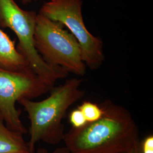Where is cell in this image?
<instances>
[{"label":"cell","mask_w":153,"mask_h":153,"mask_svg":"<svg viewBox=\"0 0 153 153\" xmlns=\"http://www.w3.org/2000/svg\"><path fill=\"white\" fill-rule=\"evenodd\" d=\"M98 120L72 128L63 141L71 153H128L140 141L139 129L126 108L105 100Z\"/></svg>","instance_id":"6da1fadb"},{"label":"cell","mask_w":153,"mask_h":153,"mask_svg":"<svg viewBox=\"0 0 153 153\" xmlns=\"http://www.w3.org/2000/svg\"><path fill=\"white\" fill-rule=\"evenodd\" d=\"M82 82L73 78L52 88L49 97L42 101L25 99L19 102L30 121L28 143L33 152L36 143L40 141L52 145L63 141L65 128L62 120L69 108L84 97L85 93L80 88Z\"/></svg>","instance_id":"7a4b0ae2"},{"label":"cell","mask_w":153,"mask_h":153,"mask_svg":"<svg viewBox=\"0 0 153 153\" xmlns=\"http://www.w3.org/2000/svg\"><path fill=\"white\" fill-rule=\"evenodd\" d=\"M38 13L25 10L15 0H0V27L9 28L18 40L16 49L27 61L33 71L53 87L56 82L69 73L60 67L47 64L35 48L34 35Z\"/></svg>","instance_id":"3957f363"},{"label":"cell","mask_w":153,"mask_h":153,"mask_svg":"<svg viewBox=\"0 0 153 153\" xmlns=\"http://www.w3.org/2000/svg\"><path fill=\"white\" fill-rule=\"evenodd\" d=\"M34 40L36 49L47 64L76 76L85 74L87 66L82 59L80 45L60 23L38 13Z\"/></svg>","instance_id":"277c9868"},{"label":"cell","mask_w":153,"mask_h":153,"mask_svg":"<svg viewBox=\"0 0 153 153\" xmlns=\"http://www.w3.org/2000/svg\"><path fill=\"white\" fill-rule=\"evenodd\" d=\"M52 88L33 71H13L0 68V117L12 131L27 133L20 118L21 111L16 108V102L25 99L33 100Z\"/></svg>","instance_id":"5b68a950"},{"label":"cell","mask_w":153,"mask_h":153,"mask_svg":"<svg viewBox=\"0 0 153 153\" xmlns=\"http://www.w3.org/2000/svg\"><path fill=\"white\" fill-rule=\"evenodd\" d=\"M39 13L69 30L80 45L82 59L86 66L96 70L102 65L105 59L103 43L86 27L81 0H50L43 5Z\"/></svg>","instance_id":"8992f818"},{"label":"cell","mask_w":153,"mask_h":153,"mask_svg":"<svg viewBox=\"0 0 153 153\" xmlns=\"http://www.w3.org/2000/svg\"><path fill=\"white\" fill-rule=\"evenodd\" d=\"M0 68L13 71H33L13 41L0 27Z\"/></svg>","instance_id":"52a82bcc"},{"label":"cell","mask_w":153,"mask_h":153,"mask_svg":"<svg viewBox=\"0 0 153 153\" xmlns=\"http://www.w3.org/2000/svg\"><path fill=\"white\" fill-rule=\"evenodd\" d=\"M23 136L8 128L0 117V153H34Z\"/></svg>","instance_id":"ba28073f"},{"label":"cell","mask_w":153,"mask_h":153,"mask_svg":"<svg viewBox=\"0 0 153 153\" xmlns=\"http://www.w3.org/2000/svg\"><path fill=\"white\" fill-rule=\"evenodd\" d=\"M84 115L88 123L98 120L102 116L103 111L100 105L90 101H85L78 107Z\"/></svg>","instance_id":"9c48e42d"},{"label":"cell","mask_w":153,"mask_h":153,"mask_svg":"<svg viewBox=\"0 0 153 153\" xmlns=\"http://www.w3.org/2000/svg\"><path fill=\"white\" fill-rule=\"evenodd\" d=\"M69 120L74 128H81L88 123L81 111L78 108L73 110L70 113Z\"/></svg>","instance_id":"30bf717a"},{"label":"cell","mask_w":153,"mask_h":153,"mask_svg":"<svg viewBox=\"0 0 153 153\" xmlns=\"http://www.w3.org/2000/svg\"><path fill=\"white\" fill-rule=\"evenodd\" d=\"M142 153H153V136L150 134L141 141Z\"/></svg>","instance_id":"8fae6325"},{"label":"cell","mask_w":153,"mask_h":153,"mask_svg":"<svg viewBox=\"0 0 153 153\" xmlns=\"http://www.w3.org/2000/svg\"><path fill=\"white\" fill-rule=\"evenodd\" d=\"M37 153H71L68 148L64 147L61 148H56L52 152H49L48 150H47L45 148H39L37 150Z\"/></svg>","instance_id":"7c38bea8"},{"label":"cell","mask_w":153,"mask_h":153,"mask_svg":"<svg viewBox=\"0 0 153 153\" xmlns=\"http://www.w3.org/2000/svg\"><path fill=\"white\" fill-rule=\"evenodd\" d=\"M128 153H142L141 146V141L137 142L133 146V148L131 150V151Z\"/></svg>","instance_id":"4fadbf2b"},{"label":"cell","mask_w":153,"mask_h":153,"mask_svg":"<svg viewBox=\"0 0 153 153\" xmlns=\"http://www.w3.org/2000/svg\"><path fill=\"white\" fill-rule=\"evenodd\" d=\"M42 1V0H21L22 4H25V5L31 4V3L35 2H38V1Z\"/></svg>","instance_id":"5bb4252c"}]
</instances>
